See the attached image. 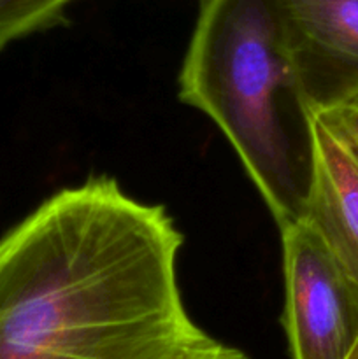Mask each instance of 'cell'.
<instances>
[{
	"label": "cell",
	"mask_w": 358,
	"mask_h": 359,
	"mask_svg": "<svg viewBox=\"0 0 358 359\" xmlns=\"http://www.w3.org/2000/svg\"><path fill=\"white\" fill-rule=\"evenodd\" d=\"M164 205L95 175L0 241V359H193L209 339L178 283Z\"/></svg>",
	"instance_id": "6da1fadb"
},
{
	"label": "cell",
	"mask_w": 358,
	"mask_h": 359,
	"mask_svg": "<svg viewBox=\"0 0 358 359\" xmlns=\"http://www.w3.org/2000/svg\"><path fill=\"white\" fill-rule=\"evenodd\" d=\"M179 100L216 123L279 230L302 219L314 112L276 0L202 4L179 74Z\"/></svg>",
	"instance_id": "7a4b0ae2"
},
{
	"label": "cell",
	"mask_w": 358,
	"mask_h": 359,
	"mask_svg": "<svg viewBox=\"0 0 358 359\" xmlns=\"http://www.w3.org/2000/svg\"><path fill=\"white\" fill-rule=\"evenodd\" d=\"M281 241L291 358L346 359L358 342V284L307 221L281 228Z\"/></svg>",
	"instance_id": "3957f363"
},
{
	"label": "cell",
	"mask_w": 358,
	"mask_h": 359,
	"mask_svg": "<svg viewBox=\"0 0 358 359\" xmlns=\"http://www.w3.org/2000/svg\"><path fill=\"white\" fill-rule=\"evenodd\" d=\"M312 112L358 97V0H276Z\"/></svg>",
	"instance_id": "277c9868"
},
{
	"label": "cell",
	"mask_w": 358,
	"mask_h": 359,
	"mask_svg": "<svg viewBox=\"0 0 358 359\" xmlns=\"http://www.w3.org/2000/svg\"><path fill=\"white\" fill-rule=\"evenodd\" d=\"M358 284V156L323 114H312V174L304 216Z\"/></svg>",
	"instance_id": "5b68a950"
},
{
	"label": "cell",
	"mask_w": 358,
	"mask_h": 359,
	"mask_svg": "<svg viewBox=\"0 0 358 359\" xmlns=\"http://www.w3.org/2000/svg\"><path fill=\"white\" fill-rule=\"evenodd\" d=\"M76 0H0V51L21 37L65 21Z\"/></svg>",
	"instance_id": "8992f818"
},
{
	"label": "cell",
	"mask_w": 358,
	"mask_h": 359,
	"mask_svg": "<svg viewBox=\"0 0 358 359\" xmlns=\"http://www.w3.org/2000/svg\"><path fill=\"white\" fill-rule=\"evenodd\" d=\"M319 114L325 116L336 126L337 132L346 139V142L358 156V97L332 111L319 112Z\"/></svg>",
	"instance_id": "52a82bcc"
},
{
	"label": "cell",
	"mask_w": 358,
	"mask_h": 359,
	"mask_svg": "<svg viewBox=\"0 0 358 359\" xmlns=\"http://www.w3.org/2000/svg\"><path fill=\"white\" fill-rule=\"evenodd\" d=\"M193 359H249L244 353H241L239 349H234V347H228L225 344L218 342L214 339H207L206 342L202 344Z\"/></svg>",
	"instance_id": "ba28073f"
},
{
	"label": "cell",
	"mask_w": 358,
	"mask_h": 359,
	"mask_svg": "<svg viewBox=\"0 0 358 359\" xmlns=\"http://www.w3.org/2000/svg\"><path fill=\"white\" fill-rule=\"evenodd\" d=\"M346 359H358V342L354 344L353 351H351V353H350V356H347Z\"/></svg>",
	"instance_id": "9c48e42d"
}]
</instances>
